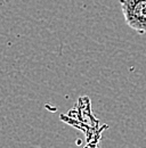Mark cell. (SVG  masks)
<instances>
[{
  "label": "cell",
  "instance_id": "1",
  "mask_svg": "<svg viewBox=\"0 0 146 148\" xmlns=\"http://www.w3.org/2000/svg\"><path fill=\"white\" fill-rule=\"evenodd\" d=\"M125 21L136 32L146 33V0H119Z\"/></svg>",
  "mask_w": 146,
  "mask_h": 148
}]
</instances>
